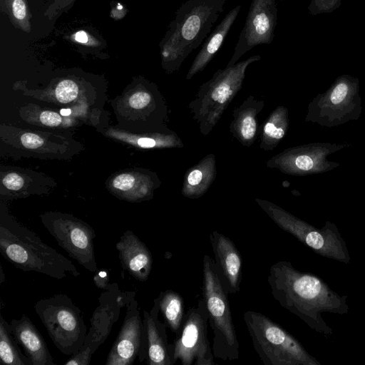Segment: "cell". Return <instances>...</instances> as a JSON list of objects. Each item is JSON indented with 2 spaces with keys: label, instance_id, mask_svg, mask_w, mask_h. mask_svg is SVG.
I'll return each instance as SVG.
<instances>
[{
  "label": "cell",
  "instance_id": "8",
  "mask_svg": "<svg viewBox=\"0 0 365 365\" xmlns=\"http://www.w3.org/2000/svg\"><path fill=\"white\" fill-rule=\"evenodd\" d=\"M34 310L56 347L63 354H77L87 334L81 310L64 294L41 299Z\"/></svg>",
  "mask_w": 365,
  "mask_h": 365
},
{
  "label": "cell",
  "instance_id": "14",
  "mask_svg": "<svg viewBox=\"0 0 365 365\" xmlns=\"http://www.w3.org/2000/svg\"><path fill=\"white\" fill-rule=\"evenodd\" d=\"M277 24L276 0H252L244 27L227 66L237 63L245 53L260 44H269Z\"/></svg>",
  "mask_w": 365,
  "mask_h": 365
},
{
  "label": "cell",
  "instance_id": "20",
  "mask_svg": "<svg viewBox=\"0 0 365 365\" xmlns=\"http://www.w3.org/2000/svg\"><path fill=\"white\" fill-rule=\"evenodd\" d=\"M264 107L263 100L253 96L247 97L243 103L233 110L230 130L242 145L250 147L257 136V115Z\"/></svg>",
  "mask_w": 365,
  "mask_h": 365
},
{
  "label": "cell",
  "instance_id": "3",
  "mask_svg": "<svg viewBox=\"0 0 365 365\" xmlns=\"http://www.w3.org/2000/svg\"><path fill=\"white\" fill-rule=\"evenodd\" d=\"M0 252L16 268L62 279L80 272L68 258L43 243L36 233L8 216L0 221Z\"/></svg>",
  "mask_w": 365,
  "mask_h": 365
},
{
  "label": "cell",
  "instance_id": "15",
  "mask_svg": "<svg viewBox=\"0 0 365 365\" xmlns=\"http://www.w3.org/2000/svg\"><path fill=\"white\" fill-rule=\"evenodd\" d=\"M143 322L135 297L126 306L125 317L106 359V365H131L138 359Z\"/></svg>",
  "mask_w": 365,
  "mask_h": 365
},
{
  "label": "cell",
  "instance_id": "2",
  "mask_svg": "<svg viewBox=\"0 0 365 365\" xmlns=\"http://www.w3.org/2000/svg\"><path fill=\"white\" fill-rule=\"evenodd\" d=\"M226 1L187 0L175 11L160 43L162 66L168 73L178 71L207 37Z\"/></svg>",
  "mask_w": 365,
  "mask_h": 365
},
{
  "label": "cell",
  "instance_id": "30",
  "mask_svg": "<svg viewBox=\"0 0 365 365\" xmlns=\"http://www.w3.org/2000/svg\"><path fill=\"white\" fill-rule=\"evenodd\" d=\"M135 182V177L133 175L123 173L114 178L113 185L115 189L125 192L133 188Z\"/></svg>",
  "mask_w": 365,
  "mask_h": 365
},
{
  "label": "cell",
  "instance_id": "34",
  "mask_svg": "<svg viewBox=\"0 0 365 365\" xmlns=\"http://www.w3.org/2000/svg\"><path fill=\"white\" fill-rule=\"evenodd\" d=\"M41 122L47 126L56 127L61 123V117L53 111H43L40 115Z\"/></svg>",
  "mask_w": 365,
  "mask_h": 365
},
{
  "label": "cell",
  "instance_id": "6",
  "mask_svg": "<svg viewBox=\"0 0 365 365\" xmlns=\"http://www.w3.org/2000/svg\"><path fill=\"white\" fill-rule=\"evenodd\" d=\"M202 293L209 324L213 332L212 351L215 358L223 361L239 359V342L232 312L225 289L210 256L202 259Z\"/></svg>",
  "mask_w": 365,
  "mask_h": 365
},
{
  "label": "cell",
  "instance_id": "17",
  "mask_svg": "<svg viewBox=\"0 0 365 365\" xmlns=\"http://www.w3.org/2000/svg\"><path fill=\"white\" fill-rule=\"evenodd\" d=\"M209 237L218 275L225 289L227 294L237 293L242 269L237 248L232 240L217 231H212Z\"/></svg>",
  "mask_w": 365,
  "mask_h": 365
},
{
  "label": "cell",
  "instance_id": "19",
  "mask_svg": "<svg viewBox=\"0 0 365 365\" xmlns=\"http://www.w3.org/2000/svg\"><path fill=\"white\" fill-rule=\"evenodd\" d=\"M12 334L32 365H56L47 345L36 326L26 315L10 322Z\"/></svg>",
  "mask_w": 365,
  "mask_h": 365
},
{
  "label": "cell",
  "instance_id": "37",
  "mask_svg": "<svg viewBox=\"0 0 365 365\" xmlns=\"http://www.w3.org/2000/svg\"><path fill=\"white\" fill-rule=\"evenodd\" d=\"M60 113L63 115H68L71 114V111L68 108H63L61 110Z\"/></svg>",
  "mask_w": 365,
  "mask_h": 365
},
{
  "label": "cell",
  "instance_id": "27",
  "mask_svg": "<svg viewBox=\"0 0 365 365\" xmlns=\"http://www.w3.org/2000/svg\"><path fill=\"white\" fill-rule=\"evenodd\" d=\"M55 94L61 103H68L75 100L78 94V87L72 80L65 79L57 85Z\"/></svg>",
  "mask_w": 365,
  "mask_h": 365
},
{
  "label": "cell",
  "instance_id": "11",
  "mask_svg": "<svg viewBox=\"0 0 365 365\" xmlns=\"http://www.w3.org/2000/svg\"><path fill=\"white\" fill-rule=\"evenodd\" d=\"M209 317L204 300L187 311L178 337L170 344L171 365H213L215 356L207 338Z\"/></svg>",
  "mask_w": 365,
  "mask_h": 365
},
{
  "label": "cell",
  "instance_id": "36",
  "mask_svg": "<svg viewBox=\"0 0 365 365\" xmlns=\"http://www.w3.org/2000/svg\"><path fill=\"white\" fill-rule=\"evenodd\" d=\"M138 145L142 148H150L156 146L158 143L154 138L145 137L138 140Z\"/></svg>",
  "mask_w": 365,
  "mask_h": 365
},
{
  "label": "cell",
  "instance_id": "1",
  "mask_svg": "<svg viewBox=\"0 0 365 365\" xmlns=\"http://www.w3.org/2000/svg\"><path fill=\"white\" fill-rule=\"evenodd\" d=\"M267 282L272 295L283 308L327 337L332 335L333 329L322 314L349 312L346 295H339L322 279L299 271L290 262L279 261L271 265Z\"/></svg>",
  "mask_w": 365,
  "mask_h": 365
},
{
  "label": "cell",
  "instance_id": "33",
  "mask_svg": "<svg viewBox=\"0 0 365 365\" xmlns=\"http://www.w3.org/2000/svg\"><path fill=\"white\" fill-rule=\"evenodd\" d=\"M22 145L29 149H35L43 145V139L34 133H24L21 137Z\"/></svg>",
  "mask_w": 365,
  "mask_h": 365
},
{
  "label": "cell",
  "instance_id": "10",
  "mask_svg": "<svg viewBox=\"0 0 365 365\" xmlns=\"http://www.w3.org/2000/svg\"><path fill=\"white\" fill-rule=\"evenodd\" d=\"M135 292H123L117 283L109 284L98 298V306L91 318V327L79 351L65 363L66 365H89L92 356L103 344L118 321L120 309L128 304Z\"/></svg>",
  "mask_w": 365,
  "mask_h": 365
},
{
  "label": "cell",
  "instance_id": "5",
  "mask_svg": "<svg viewBox=\"0 0 365 365\" xmlns=\"http://www.w3.org/2000/svg\"><path fill=\"white\" fill-rule=\"evenodd\" d=\"M243 319L264 365H321L294 336L264 314L249 310Z\"/></svg>",
  "mask_w": 365,
  "mask_h": 365
},
{
  "label": "cell",
  "instance_id": "29",
  "mask_svg": "<svg viewBox=\"0 0 365 365\" xmlns=\"http://www.w3.org/2000/svg\"><path fill=\"white\" fill-rule=\"evenodd\" d=\"M342 0H311L308 10L311 15L329 14L337 9Z\"/></svg>",
  "mask_w": 365,
  "mask_h": 365
},
{
  "label": "cell",
  "instance_id": "4",
  "mask_svg": "<svg viewBox=\"0 0 365 365\" xmlns=\"http://www.w3.org/2000/svg\"><path fill=\"white\" fill-rule=\"evenodd\" d=\"M260 59L259 55H255L233 66L218 69L208 81L201 85L188 108L202 135L211 132L237 95L248 66Z\"/></svg>",
  "mask_w": 365,
  "mask_h": 365
},
{
  "label": "cell",
  "instance_id": "26",
  "mask_svg": "<svg viewBox=\"0 0 365 365\" xmlns=\"http://www.w3.org/2000/svg\"><path fill=\"white\" fill-rule=\"evenodd\" d=\"M0 10L16 29L31 32V14L27 0H0Z\"/></svg>",
  "mask_w": 365,
  "mask_h": 365
},
{
  "label": "cell",
  "instance_id": "32",
  "mask_svg": "<svg viewBox=\"0 0 365 365\" xmlns=\"http://www.w3.org/2000/svg\"><path fill=\"white\" fill-rule=\"evenodd\" d=\"M2 182L7 189L17 191L23 187L24 180L19 175L11 173L4 178Z\"/></svg>",
  "mask_w": 365,
  "mask_h": 365
},
{
  "label": "cell",
  "instance_id": "31",
  "mask_svg": "<svg viewBox=\"0 0 365 365\" xmlns=\"http://www.w3.org/2000/svg\"><path fill=\"white\" fill-rule=\"evenodd\" d=\"M151 101V96L145 91H138L132 95L128 101L129 105L134 109H143Z\"/></svg>",
  "mask_w": 365,
  "mask_h": 365
},
{
  "label": "cell",
  "instance_id": "25",
  "mask_svg": "<svg viewBox=\"0 0 365 365\" xmlns=\"http://www.w3.org/2000/svg\"><path fill=\"white\" fill-rule=\"evenodd\" d=\"M10 326L0 314V359L3 364L32 365L31 361L22 354Z\"/></svg>",
  "mask_w": 365,
  "mask_h": 365
},
{
  "label": "cell",
  "instance_id": "28",
  "mask_svg": "<svg viewBox=\"0 0 365 365\" xmlns=\"http://www.w3.org/2000/svg\"><path fill=\"white\" fill-rule=\"evenodd\" d=\"M77 0H50L43 16L48 20L58 18L67 12Z\"/></svg>",
  "mask_w": 365,
  "mask_h": 365
},
{
  "label": "cell",
  "instance_id": "22",
  "mask_svg": "<svg viewBox=\"0 0 365 365\" xmlns=\"http://www.w3.org/2000/svg\"><path fill=\"white\" fill-rule=\"evenodd\" d=\"M215 177V157L209 154L185 173L182 194L190 199L199 198L208 190Z\"/></svg>",
  "mask_w": 365,
  "mask_h": 365
},
{
  "label": "cell",
  "instance_id": "24",
  "mask_svg": "<svg viewBox=\"0 0 365 365\" xmlns=\"http://www.w3.org/2000/svg\"><path fill=\"white\" fill-rule=\"evenodd\" d=\"M158 298L160 312L165 324L173 332L178 334L182 328L185 315L182 297L177 292L168 289L161 292Z\"/></svg>",
  "mask_w": 365,
  "mask_h": 365
},
{
  "label": "cell",
  "instance_id": "21",
  "mask_svg": "<svg viewBox=\"0 0 365 365\" xmlns=\"http://www.w3.org/2000/svg\"><path fill=\"white\" fill-rule=\"evenodd\" d=\"M240 8L241 6L237 5L231 9L207 38L186 75L187 80L202 71L214 58L237 19Z\"/></svg>",
  "mask_w": 365,
  "mask_h": 365
},
{
  "label": "cell",
  "instance_id": "23",
  "mask_svg": "<svg viewBox=\"0 0 365 365\" xmlns=\"http://www.w3.org/2000/svg\"><path fill=\"white\" fill-rule=\"evenodd\" d=\"M289 124L288 109L284 106H277L262 126L260 148L265 151L274 150L286 135Z\"/></svg>",
  "mask_w": 365,
  "mask_h": 365
},
{
  "label": "cell",
  "instance_id": "12",
  "mask_svg": "<svg viewBox=\"0 0 365 365\" xmlns=\"http://www.w3.org/2000/svg\"><path fill=\"white\" fill-rule=\"evenodd\" d=\"M351 146L350 143H312L289 148L267 161L269 168L284 174L306 176L322 174L337 168L338 162L327 158L341 150Z\"/></svg>",
  "mask_w": 365,
  "mask_h": 365
},
{
  "label": "cell",
  "instance_id": "13",
  "mask_svg": "<svg viewBox=\"0 0 365 365\" xmlns=\"http://www.w3.org/2000/svg\"><path fill=\"white\" fill-rule=\"evenodd\" d=\"M42 222L69 257L88 271L96 272L93 249L96 233L91 226L74 217L59 213L46 214L42 217Z\"/></svg>",
  "mask_w": 365,
  "mask_h": 365
},
{
  "label": "cell",
  "instance_id": "35",
  "mask_svg": "<svg viewBox=\"0 0 365 365\" xmlns=\"http://www.w3.org/2000/svg\"><path fill=\"white\" fill-rule=\"evenodd\" d=\"M95 285L103 290L107 289L109 285V273L104 269L96 270L93 277Z\"/></svg>",
  "mask_w": 365,
  "mask_h": 365
},
{
  "label": "cell",
  "instance_id": "16",
  "mask_svg": "<svg viewBox=\"0 0 365 365\" xmlns=\"http://www.w3.org/2000/svg\"><path fill=\"white\" fill-rule=\"evenodd\" d=\"M150 312L143 311V330L138 359L148 365H171L170 344L165 322L160 321L159 301L156 297Z\"/></svg>",
  "mask_w": 365,
  "mask_h": 365
},
{
  "label": "cell",
  "instance_id": "18",
  "mask_svg": "<svg viewBox=\"0 0 365 365\" xmlns=\"http://www.w3.org/2000/svg\"><path fill=\"white\" fill-rule=\"evenodd\" d=\"M115 247L122 268L135 279L146 281L153 266L152 255L146 245L128 230L120 237Z\"/></svg>",
  "mask_w": 365,
  "mask_h": 365
},
{
  "label": "cell",
  "instance_id": "9",
  "mask_svg": "<svg viewBox=\"0 0 365 365\" xmlns=\"http://www.w3.org/2000/svg\"><path fill=\"white\" fill-rule=\"evenodd\" d=\"M362 112L359 79L349 74L336 78L324 93L308 104L306 122L334 128L357 120Z\"/></svg>",
  "mask_w": 365,
  "mask_h": 365
},
{
  "label": "cell",
  "instance_id": "38",
  "mask_svg": "<svg viewBox=\"0 0 365 365\" xmlns=\"http://www.w3.org/2000/svg\"><path fill=\"white\" fill-rule=\"evenodd\" d=\"M5 279V277L2 270V267H1V277H0V284H1Z\"/></svg>",
  "mask_w": 365,
  "mask_h": 365
},
{
  "label": "cell",
  "instance_id": "7",
  "mask_svg": "<svg viewBox=\"0 0 365 365\" xmlns=\"http://www.w3.org/2000/svg\"><path fill=\"white\" fill-rule=\"evenodd\" d=\"M257 204L282 230L291 234L315 253L344 264L350 262V255L337 227L327 221L317 228L267 200L256 198Z\"/></svg>",
  "mask_w": 365,
  "mask_h": 365
}]
</instances>
